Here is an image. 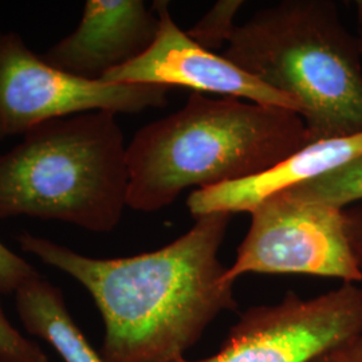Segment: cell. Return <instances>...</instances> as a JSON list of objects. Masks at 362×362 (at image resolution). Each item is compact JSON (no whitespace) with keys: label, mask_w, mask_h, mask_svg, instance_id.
Listing matches in <instances>:
<instances>
[{"label":"cell","mask_w":362,"mask_h":362,"mask_svg":"<svg viewBox=\"0 0 362 362\" xmlns=\"http://www.w3.org/2000/svg\"><path fill=\"white\" fill-rule=\"evenodd\" d=\"M362 155V133L308 144L272 168L243 180L194 189L187 200L194 218L212 212H251L272 194L291 189Z\"/></svg>","instance_id":"cell-10"},{"label":"cell","mask_w":362,"mask_h":362,"mask_svg":"<svg viewBox=\"0 0 362 362\" xmlns=\"http://www.w3.org/2000/svg\"><path fill=\"white\" fill-rule=\"evenodd\" d=\"M223 57L299 106L309 143L362 133L357 37L330 0H282L236 26Z\"/></svg>","instance_id":"cell-3"},{"label":"cell","mask_w":362,"mask_h":362,"mask_svg":"<svg viewBox=\"0 0 362 362\" xmlns=\"http://www.w3.org/2000/svg\"><path fill=\"white\" fill-rule=\"evenodd\" d=\"M311 362H362V333L326 350Z\"/></svg>","instance_id":"cell-16"},{"label":"cell","mask_w":362,"mask_h":362,"mask_svg":"<svg viewBox=\"0 0 362 362\" xmlns=\"http://www.w3.org/2000/svg\"><path fill=\"white\" fill-rule=\"evenodd\" d=\"M231 216L194 218L167 246L128 258H90L26 233L19 243L90 294L104 322L105 362H173L185 357L220 314L238 309L219 257Z\"/></svg>","instance_id":"cell-1"},{"label":"cell","mask_w":362,"mask_h":362,"mask_svg":"<svg viewBox=\"0 0 362 362\" xmlns=\"http://www.w3.org/2000/svg\"><path fill=\"white\" fill-rule=\"evenodd\" d=\"M308 144L293 110L191 93L180 110L145 125L127 145L128 207L161 211L188 188L255 176Z\"/></svg>","instance_id":"cell-2"},{"label":"cell","mask_w":362,"mask_h":362,"mask_svg":"<svg viewBox=\"0 0 362 362\" xmlns=\"http://www.w3.org/2000/svg\"><path fill=\"white\" fill-rule=\"evenodd\" d=\"M0 362H49L38 344L23 336L7 318L0 302Z\"/></svg>","instance_id":"cell-14"},{"label":"cell","mask_w":362,"mask_h":362,"mask_svg":"<svg viewBox=\"0 0 362 362\" xmlns=\"http://www.w3.org/2000/svg\"><path fill=\"white\" fill-rule=\"evenodd\" d=\"M117 115L91 110L40 124L0 155V219L58 220L112 233L128 207L127 145Z\"/></svg>","instance_id":"cell-4"},{"label":"cell","mask_w":362,"mask_h":362,"mask_svg":"<svg viewBox=\"0 0 362 362\" xmlns=\"http://www.w3.org/2000/svg\"><path fill=\"white\" fill-rule=\"evenodd\" d=\"M362 333V287L342 284L318 297L288 291L276 303L243 311L220 349L173 362H311Z\"/></svg>","instance_id":"cell-7"},{"label":"cell","mask_w":362,"mask_h":362,"mask_svg":"<svg viewBox=\"0 0 362 362\" xmlns=\"http://www.w3.org/2000/svg\"><path fill=\"white\" fill-rule=\"evenodd\" d=\"M284 192L302 202L338 208L360 203L362 202V155L339 168Z\"/></svg>","instance_id":"cell-12"},{"label":"cell","mask_w":362,"mask_h":362,"mask_svg":"<svg viewBox=\"0 0 362 362\" xmlns=\"http://www.w3.org/2000/svg\"><path fill=\"white\" fill-rule=\"evenodd\" d=\"M245 1L242 0H219L187 34L199 46L208 52H215L223 49L233 38L236 30L235 18Z\"/></svg>","instance_id":"cell-13"},{"label":"cell","mask_w":362,"mask_h":362,"mask_svg":"<svg viewBox=\"0 0 362 362\" xmlns=\"http://www.w3.org/2000/svg\"><path fill=\"white\" fill-rule=\"evenodd\" d=\"M356 8H357V34H356V37L358 40L362 58V0H358L356 3Z\"/></svg>","instance_id":"cell-18"},{"label":"cell","mask_w":362,"mask_h":362,"mask_svg":"<svg viewBox=\"0 0 362 362\" xmlns=\"http://www.w3.org/2000/svg\"><path fill=\"white\" fill-rule=\"evenodd\" d=\"M344 216L350 246L362 272V202L344 208Z\"/></svg>","instance_id":"cell-17"},{"label":"cell","mask_w":362,"mask_h":362,"mask_svg":"<svg viewBox=\"0 0 362 362\" xmlns=\"http://www.w3.org/2000/svg\"><path fill=\"white\" fill-rule=\"evenodd\" d=\"M158 16L143 0H88L77 28L42 58L59 71L85 81H103L155 42Z\"/></svg>","instance_id":"cell-9"},{"label":"cell","mask_w":362,"mask_h":362,"mask_svg":"<svg viewBox=\"0 0 362 362\" xmlns=\"http://www.w3.org/2000/svg\"><path fill=\"white\" fill-rule=\"evenodd\" d=\"M251 224L227 267L226 281L246 274L311 275L360 284L362 272L346 233L344 208L272 194L251 212Z\"/></svg>","instance_id":"cell-5"},{"label":"cell","mask_w":362,"mask_h":362,"mask_svg":"<svg viewBox=\"0 0 362 362\" xmlns=\"http://www.w3.org/2000/svg\"><path fill=\"white\" fill-rule=\"evenodd\" d=\"M152 8L158 16V31L152 46L134 61L109 71L103 82L184 86L194 93L223 94L250 103L284 107L299 115V106L294 100L269 88L223 55L208 52L189 38L172 18L168 1L156 0Z\"/></svg>","instance_id":"cell-8"},{"label":"cell","mask_w":362,"mask_h":362,"mask_svg":"<svg viewBox=\"0 0 362 362\" xmlns=\"http://www.w3.org/2000/svg\"><path fill=\"white\" fill-rule=\"evenodd\" d=\"M19 320L31 336L55 350L64 362H105L70 315L65 297L40 274L15 291Z\"/></svg>","instance_id":"cell-11"},{"label":"cell","mask_w":362,"mask_h":362,"mask_svg":"<svg viewBox=\"0 0 362 362\" xmlns=\"http://www.w3.org/2000/svg\"><path fill=\"white\" fill-rule=\"evenodd\" d=\"M39 272L22 257L0 242V293L10 294L25 285Z\"/></svg>","instance_id":"cell-15"},{"label":"cell","mask_w":362,"mask_h":362,"mask_svg":"<svg viewBox=\"0 0 362 362\" xmlns=\"http://www.w3.org/2000/svg\"><path fill=\"white\" fill-rule=\"evenodd\" d=\"M167 86L91 82L71 77L0 31V140L40 124L91 110L137 115L168 104Z\"/></svg>","instance_id":"cell-6"}]
</instances>
